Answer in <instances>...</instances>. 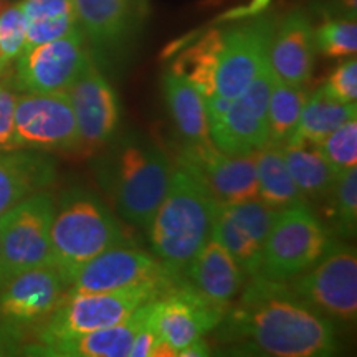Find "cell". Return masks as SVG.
Returning a JSON list of instances; mask_svg holds the SVG:
<instances>
[{"label":"cell","mask_w":357,"mask_h":357,"mask_svg":"<svg viewBox=\"0 0 357 357\" xmlns=\"http://www.w3.org/2000/svg\"><path fill=\"white\" fill-rule=\"evenodd\" d=\"M227 310L213 305L185 280H178L153 301L151 324L158 336L176 351L202 339L225 316Z\"/></svg>","instance_id":"15"},{"label":"cell","mask_w":357,"mask_h":357,"mask_svg":"<svg viewBox=\"0 0 357 357\" xmlns=\"http://www.w3.org/2000/svg\"><path fill=\"white\" fill-rule=\"evenodd\" d=\"M0 281H2V245H0Z\"/></svg>","instance_id":"42"},{"label":"cell","mask_w":357,"mask_h":357,"mask_svg":"<svg viewBox=\"0 0 357 357\" xmlns=\"http://www.w3.org/2000/svg\"><path fill=\"white\" fill-rule=\"evenodd\" d=\"M318 151L328 160L333 171L339 176L341 172L357 166V121L349 119L319 142Z\"/></svg>","instance_id":"33"},{"label":"cell","mask_w":357,"mask_h":357,"mask_svg":"<svg viewBox=\"0 0 357 357\" xmlns=\"http://www.w3.org/2000/svg\"><path fill=\"white\" fill-rule=\"evenodd\" d=\"M275 22L255 15L223 32L220 63L217 70L215 93L212 98L230 102L257 77L268 60ZM211 100V98H208Z\"/></svg>","instance_id":"14"},{"label":"cell","mask_w":357,"mask_h":357,"mask_svg":"<svg viewBox=\"0 0 357 357\" xmlns=\"http://www.w3.org/2000/svg\"><path fill=\"white\" fill-rule=\"evenodd\" d=\"M211 236L229 250L243 275L252 278L260 273L263 247L252 238V235L230 215L225 204H217L212 218Z\"/></svg>","instance_id":"30"},{"label":"cell","mask_w":357,"mask_h":357,"mask_svg":"<svg viewBox=\"0 0 357 357\" xmlns=\"http://www.w3.org/2000/svg\"><path fill=\"white\" fill-rule=\"evenodd\" d=\"M7 6H8V3H7V0H0V12H2L3 8H6Z\"/></svg>","instance_id":"43"},{"label":"cell","mask_w":357,"mask_h":357,"mask_svg":"<svg viewBox=\"0 0 357 357\" xmlns=\"http://www.w3.org/2000/svg\"><path fill=\"white\" fill-rule=\"evenodd\" d=\"M356 118V102H339L326 95L319 86L310 98H306L300 121L288 144L318 146L334 129Z\"/></svg>","instance_id":"25"},{"label":"cell","mask_w":357,"mask_h":357,"mask_svg":"<svg viewBox=\"0 0 357 357\" xmlns=\"http://www.w3.org/2000/svg\"><path fill=\"white\" fill-rule=\"evenodd\" d=\"M328 197V217L333 223L334 234L344 238L354 236L357 225V167L339 174Z\"/></svg>","instance_id":"31"},{"label":"cell","mask_w":357,"mask_h":357,"mask_svg":"<svg viewBox=\"0 0 357 357\" xmlns=\"http://www.w3.org/2000/svg\"><path fill=\"white\" fill-rule=\"evenodd\" d=\"M25 336L15 329L0 323V357L22 354Z\"/></svg>","instance_id":"39"},{"label":"cell","mask_w":357,"mask_h":357,"mask_svg":"<svg viewBox=\"0 0 357 357\" xmlns=\"http://www.w3.org/2000/svg\"><path fill=\"white\" fill-rule=\"evenodd\" d=\"M225 207L230 212V215L252 235V238L263 247L278 211L268 207L258 197L240 200V202L234 204H225Z\"/></svg>","instance_id":"34"},{"label":"cell","mask_w":357,"mask_h":357,"mask_svg":"<svg viewBox=\"0 0 357 357\" xmlns=\"http://www.w3.org/2000/svg\"><path fill=\"white\" fill-rule=\"evenodd\" d=\"M55 200L47 192H37L13 205L0 217L2 281L20 271L52 265V220Z\"/></svg>","instance_id":"8"},{"label":"cell","mask_w":357,"mask_h":357,"mask_svg":"<svg viewBox=\"0 0 357 357\" xmlns=\"http://www.w3.org/2000/svg\"><path fill=\"white\" fill-rule=\"evenodd\" d=\"M306 98L303 86L281 82L275 77L268 100V144L278 147L288 144L300 121Z\"/></svg>","instance_id":"29"},{"label":"cell","mask_w":357,"mask_h":357,"mask_svg":"<svg viewBox=\"0 0 357 357\" xmlns=\"http://www.w3.org/2000/svg\"><path fill=\"white\" fill-rule=\"evenodd\" d=\"M307 306L331 321L354 323L357 316V255L347 243L331 242L321 260L288 281Z\"/></svg>","instance_id":"7"},{"label":"cell","mask_w":357,"mask_h":357,"mask_svg":"<svg viewBox=\"0 0 357 357\" xmlns=\"http://www.w3.org/2000/svg\"><path fill=\"white\" fill-rule=\"evenodd\" d=\"M217 328L222 341L265 356L324 357L337 351L333 321L307 306L288 283L261 275L243 284L238 303L230 305Z\"/></svg>","instance_id":"1"},{"label":"cell","mask_w":357,"mask_h":357,"mask_svg":"<svg viewBox=\"0 0 357 357\" xmlns=\"http://www.w3.org/2000/svg\"><path fill=\"white\" fill-rule=\"evenodd\" d=\"M177 356L182 357H204V356H211V346L205 339H197V341L190 342L189 346H185L184 349L178 351Z\"/></svg>","instance_id":"41"},{"label":"cell","mask_w":357,"mask_h":357,"mask_svg":"<svg viewBox=\"0 0 357 357\" xmlns=\"http://www.w3.org/2000/svg\"><path fill=\"white\" fill-rule=\"evenodd\" d=\"M273 79V70L266 60L253 82L222 113L208 118V134L217 149L247 155L268 144V100Z\"/></svg>","instance_id":"9"},{"label":"cell","mask_w":357,"mask_h":357,"mask_svg":"<svg viewBox=\"0 0 357 357\" xmlns=\"http://www.w3.org/2000/svg\"><path fill=\"white\" fill-rule=\"evenodd\" d=\"M215 207L197 178L174 167L166 197L146 229L154 257L171 278L184 280L187 266L211 236Z\"/></svg>","instance_id":"3"},{"label":"cell","mask_w":357,"mask_h":357,"mask_svg":"<svg viewBox=\"0 0 357 357\" xmlns=\"http://www.w3.org/2000/svg\"><path fill=\"white\" fill-rule=\"evenodd\" d=\"M316 50L328 58H349L357 52L356 17H333L314 30Z\"/></svg>","instance_id":"32"},{"label":"cell","mask_w":357,"mask_h":357,"mask_svg":"<svg viewBox=\"0 0 357 357\" xmlns=\"http://www.w3.org/2000/svg\"><path fill=\"white\" fill-rule=\"evenodd\" d=\"M331 242V231L307 205L278 211L263 245L258 275L288 283L314 266Z\"/></svg>","instance_id":"6"},{"label":"cell","mask_w":357,"mask_h":357,"mask_svg":"<svg viewBox=\"0 0 357 357\" xmlns=\"http://www.w3.org/2000/svg\"><path fill=\"white\" fill-rule=\"evenodd\" d=\"M91 60L82 30L33 45L17 58L15 88L38 95L66 91Z\"/></svg>","instance_id":"11"},{"label":"cell","mask_w":357,"mask_h":357,"mask_svg":"<svg viewBox=\"0 0 357 357\" xmlns=\"http://www.w3.org/2000/svg\"><path fill=\"white\" fill-rule=\"evenodd\" d=\"M66 95L77 119L82 153L109 144L118 131L121 111L114 88L95 61H89L77 82L66 89Z\"/></svg>","instance_id":"17"},{"label":"cell","mask_w":357,"mask_h":357,"mask_svg":"<svg viewBox=\"0 0 357 357\" xmlns=\"http://www.w3.org/2000/svg\"><path fill=\"white\" fill-rule=\"evenodd\" d=\"M174 283H147L118 291L66 294L37 328V344H52L121 323L146 303L159 298Z\"/></svg>","instance_id":"5"},{"label":"cell","mask_w":357,"mask_h":357,"mask_svg":"<svg viewBox=\"0 0 357 357\" xmlns=\"http://www.w3.org/2000/svg\"><path fill=\"white\" fill-rule=\"evenodd\" d=\"M177 166L197 178L217 204L258 197L255 154L222 153L208 139L182 146Z\"/></svg>","instance_id":"12"},{"label":"cell","mask_w":357,"mask_h":357,"mask_svg":"<svg viewBox=\"0 0 357 357\" xmlns=\"http://www.w3.org/2000/svg\"><path fill=\"white\" fill-rule=\"evenodd\" d=\"M159 260L129 245L109 248L84 263L70 281L68 293H106L147 283H174Z\"/></svg>","instance_id":"16"},{"label":"cell","mask_w":357,"mask_h":357,"mask_svg":"<svg viewBox=\"0 0 357 357\" xmlns=\"http://www.w3.org/2000/svg\"><path fill=\"white\" fill-rule=\"evenodd\" d=\"M323 91L333 100L339 102H356L357 101V60L349 56L336 66L329 78L326 79Z\"/></svg>","instance_id":"36"},{"label":"cell","mask_w":357,"mask_h":357,"mask_svg":"<svg viewBox=\"0 0 357 357\" xmlns=\"http://www.w3.org/2000/svg\"><path fill=\"white\" fill-rule=\"evenodd\" d=\"M52 265L70 281L84 263L106 250L128 245L123 227L96 194L83 187L66 189L55 202Z\"/></svg>","instance_id":"4"},{"label":"cell","mask_w":357,"mask_h":357,"mask_svg":"<svg viewBox=\"0 0 357 357\" xmlns=\"http://www.w3.org/2000/svg\"><path fill=\"white\" fill-rule=\"evenodd\" d=\"M26 24L25 48L79 30L73 0H22Z\"/></svg>","instance_id":"26"},{"label":"cell","mask_w":357,"mask_h":357,"mask_svg":"<svg viewBox=\"0 0 357 357\" xmlns=\"http://www.w3.org/2000/svg\"><path fill=\"white\" fill-rule=\"evenodd\" d=\"M172 171L167 154L141 136L116 139L95 164L98 184L119 215L144 230L166 197Z\"/></svg>","instance_id":"2"},{"label":"cell","mask_w":357,"mask_h":357,"mask_svg":"<svg viewBox=\"0 0 357 357\" xmlns=\"http://www.w3.org/2000/svg\"><path fill=\"white\" fill-rule=\"evenodd\" d=\"M245 278L247 276L229 250L212 236H208L184 273V280L192 288L223 310H229L236 294L242 291Z\"/></svg>","instance_id":"21"},{"label":"cell","mask_w":357,"mask_h":357,"mask_svg":"<svg viewBox=\"0 0 357 357\" xmlns=\"http://www.w3.org/2000/svg\"><path fill=\"white\" fill-rule=\"evenodd\" d=\"M283 155L293 181L306 199L328 197L337 176L318 147L288 144L283 147Z\"/></svg>","instance_id":"28"},{"label":"cell","mask_w":357,"mask_h":357,"mask_svg":"<svg viewBox=\"0 0 357 357\" xmlns=\"http://www.w3.org/2000/svg\"><path fill=\"white\" fill-rule=\"evenodd\" d=\"M258 199L275 211L306 205L307 199L298 189L288 171L283 147L265 146L255 153Z\"/></svg>","instance_id":"24"},{"label":"cell","mask_w":357,"mask_h":357,"mask_svg":"<svg viewBox=\"0 0 357 357\" xmlns=\"http://www.w3.org/2000/svg\"><path fill=\"white\" fill-rule=\"evenodd\" d=\"M55 160L42 151H0V217L55 181Z\"/></svg>","instance_id":"22"},{"label":"cell","mask_w":357,"mask_h":357,"mask_svg":"<svg viewBox=\"0 0 357 357\" xmlns=\"http://www.w3.org/2000/svg\"><path fill=\"white\" fill-rule=\"evenodd\" d=\"M162 89L169 116L184 144L211 139L207 102L199 89L174 71H167L162 77Z\"/></svg>","instance_id":"23"},{"label":"cell","mask_w":357,"mask_h":357,"mask_svg":"<svg viewBox=\"0 0 357 357\" xmlns=\"http://www.w3.org/2000/svg\"><path fill=\"white\" fill-rule=\"evenodd\" d=\"M15 149L82 153L73 108L66 91L25 93L15 105Z\"/></svg>","instance_id":"10"},{"label":"cell","mask_w":357,"mask_h":357,"mask_svg":"<svg viewBox=\"0 0 357 357\" xmlns=\"http://www.w3.org/2000/svg\"><path fill=\"white\" fill-rule=\"evenodd\" d=\"M159 336L155 333V329L151 324V321L147 323L144 328L141 329L139 333L136 334L134 337L131 349H129V356L128 357H149L154 354L155 346L159 342Z\"/></svg>","instance_id":"38"},{"label":"cell","mask_w":357,"mask_h":357,"mask_svg":"<svg viewBox=\"0 0 357 357\" xmlns=\"http://www.w3.org/2000/svg\"><path fill=\"white\" fill-rule=\"evenodd\" d=\"M79 30L100 50L124 47L136 32L142 0H73Z\"/></svg>","instance_id":"20"},{"label":"cell","mask_w":357,"mask_h":357,"mask_svg":"<svg viewBox=\"0 0 357 357\" xmlns=\"http://www.w3.org/2000/svg\"><path fill=\"white\" fill-rule=\"evenodd\" d=\"M153 301L146 303L121 323L52 344H37V342L25 344L22 354L48 357H128L136 334L151 321Z\"/></svg>","instance_id":"18"},{"label":"cell","mask_w":357,"mask_h":357,"mask_svg":"<svg viewBox=\"0 0 357 357\" xmlns=\"http://www.w3.org/2000/svg\"><path fill=\"white\" fill-rule=\"evenodd\" d=\"M270 2L271 0H250L247 7H238V8H234V10L223 13L220 20H243V19H250V17L260 15V13L270 6Z\"/></svg>","instance_id":"40"},{"label":"cell","mask_w":357,"mask_h":357,"mask_svg":"<svg viewBox=\"0 0 357 357\" xmlns=\"http://www.w3.org/2000/svg\"><path fill=\"white\" fill-rule=\"evenodd\" d=\"M223 45L222 30H211L202 35L197 42L187 47L174 61V73L181 75L199 89L205 100L215 93L217 70L220 63Z\"/></svg>","instance_id":"27"},{"label":"cell","mask_w":357,"mask_h":357,"mask_svg":"<svg viewBox=\"0 0 357 357\" xmlns=\"http://www.w3.org/2000/svg\"><path fill=\"white\" fill-rule=\"evenodd\" d=\"M68 293V281L53 265L20 271L0 284V323L25 336L43 323Z\"/></svg>","instance_id":"13"},{"label":"cell","mask_w":357,"mask_h":357,"mask_svg":"<svg viewBox=\"0 0 357 357\" xmlns=\"http://www.w3.org/2000/svg\"><path fill=\"white\" fill-rule=\"evenodd\" d=\"M314 30L305 12L288 13L275 24L268 50V61L275 77L289 84L303 86L311 78L316 60Z\"/></svg>","instance_id":"19"},{"label":"cell","mask_w":357,"mask_h":357,"mask_svg":"<svg viewBox=\"0 0 357 357\" xmlns=\"http://www.w3.org/2000/svg\"><path fill=\"white\" fill-rule=\"evenodd\" d=\"M17 95L13 88L0 83V151L15 149V105Z\"/></svg>","instance_id":"37"},{"label":"cell","mask_w":357,"mask_h":357,"mask_svg":"<svg viewBox=\"0 0 357 357\" xmlns=\"http://www.w3.org/2000/svg\"><path fill=\"white\" fill-rule=\"evenodd\" d=\"M26 24L22 3H12L0 12V52L10 66L25 50Z\"/></svg>","instance_id":"35"}]
</instances>
